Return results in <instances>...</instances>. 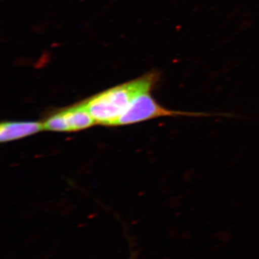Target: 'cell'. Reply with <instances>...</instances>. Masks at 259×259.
Masks as SVG:
<instances>
[{
    "mask_svg": "<svg viewBox=\"0 0 259 259\" xmlns=\"http://www.w3.org/2000/svg\"><path fill=\"white\" fill-rule=\"evenodd\" d=\"M151 91L140 94L131 102L125 112L114 122L113 126L129 125L163 117H207L218 114L184 112L165 108L151 95Z\"/></svg>",
    "mask_w": 259,
    "mask_h": 259,
    "instance_id": "obj_2",
    "label": "cell"
},
{
    "mask_svg": "<svg viewBox=\"0 0 259 259\" xmlns=\"http://www.w3.org/2000/svg\"><path fill=\"white\" fill-rule=\"evenodd\" d=\"M158 80L159 74L152 71L134 81L97 94L82 104L97 123L113 126L131 102L140 94L152 91Z\"/></svg>",
    "mask_w": 259,
    "mask_h": 259,
    "instance_id": "obj_1",
    "label": "cell"
},
{
    "mask_svg": "<svg viewBox=\"0 0 259 259\" xmlns=\"http://www.w3.org/2000/svg\"><path fill=\"white\" fill-rule=\"evenodd\" d=\"M44 130V124L38 122H4L0 126L1 142L23 139Z\"/></svg>",
    "mask_w": 259,
    "mask_h": 259,
    "instance_id": "obj_3",
    "label": "cell"
},
{
    "mask_svg": "<svg viewBox=\"0 0 259 259\" xmlns=\"http://www.w3.org/2000/svg\"><path fill=\"white\" fill-rule=\"evenodd\" d=\"M67 132L80 131L96 125V121L87 110L82 102L61 110Z\"/></svg>",
    "mask_w": 259,
    "mask_h": 259,
    "instance_id": "obj_4",
    "label": "cell"
}]
</instances>
